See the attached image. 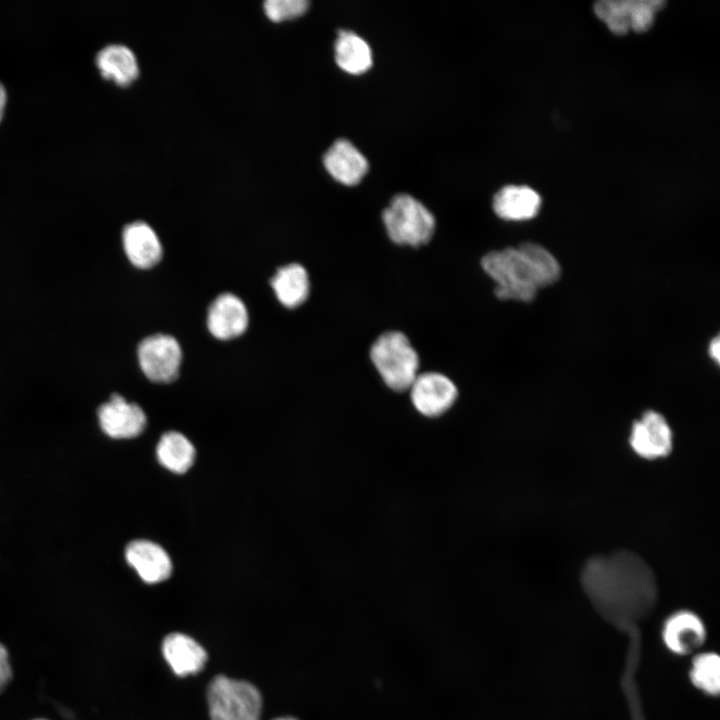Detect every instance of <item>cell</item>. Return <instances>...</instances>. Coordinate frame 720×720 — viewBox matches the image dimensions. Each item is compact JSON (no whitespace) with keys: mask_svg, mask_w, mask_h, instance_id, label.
Listing matches in <instances>:
<instances>
[{"mask_svg":"<svg viewBox=\"0 0 720 720\" xmlns=\"http://www.w3.org/2000/svg\"><path fill=\"white\" fill-rule=\"evenodd\" d=\"M690 680L702 692L716 696L720 691V658L716 653L697 654L691 664Z\"/></svg>","mask_w":720,"mask_h":720,"instance_id":"22","label":"cell"},{"mask_svg":"<svg viewBox=\"0 0 720 720\" xmlns=\"http://www.w3.org/2000/svg\"><path fill=\"white\" fill-rule=\"evenodd\" d=\"M370 358L384 383L401 392L410 388L418 375L419 357L405 334H381L370 349Z\"/></svg>","mask_w":720,"mask_h":720,"instance_id":"3","label":"cell"},{"mask_svg":"<svg viewBox=\"0 0 720 720\" xmlns=\"http://www.w3.org/2000/svg\"><path fill=\"white\" fill-rule=\"evenodd\" d=\"M334 50L336 64L349 74H362L372 66L370 46L352 31L340 30L338 32Z\"/></svg>","mask_w":720,"mask_h":720,"instance_id":"20","label":"cell"},{"mask_svg":"<svg viewBox=\"0 0 720 720\" xmlns=\"http://www.w3.org/2000/svg\"><path fill=\"white\" fill-rule=\"evenodd\" d=\"M665 5L662 0H603L594 5L595 14L615 34L647 31L656 12Z\"/></svg>","mask_w":720,"mask_h":720,"instance_id":"6","label":"cell"},{"mask_svg":"<svg viewBox=\"0 0 720 720\" xmlns=\"http://www.w3.org/2000/svg\"><path fill=\"white\" fill-rule=\"evenodd\" d=\"M274 720H297V719L291 718V717H282V718H277V719H274Z\"/></svg>","mask_w":720,"mask_h":720,"instance_id":"27","label":"cell"},{"mask_svg":"<svg viewBox=\"0 0 720 720\" xmlns=\"http://www.w3.org/2000/svg\"><path fill=\"white\" fill-rule=\"evenodd\" d=\"M382 218L388 236L399 245L422 246L430 241L435 230L433 214L408 194L396 195Z\"/></svg>","mask_w":720,"mask_h":720,"instance_id":"4","label":"cell"},{"mask_svg":"<svg viewBox=\"0 0 720 720\" xmlns=\"http://www.w3.org/2000/svg\"><path fill=\"white\" fill-rule=\"evenodd\" d=\"M98 419L103 432L114 439L136 437L146 426V415L142 408L117 393L99 407Z\"/></svg>","mask_w":720,"mask_h":720,"instance_id":"9","label":"cell"},{"mask_svg":"<svg viewBox=\"0 0 720 720\" xmlns=\"http://www.w3.org/2000/svg\"><path fill=\"white\" fill-rule=\"evenodd\" d=\"M159 463L174 473H185L193 464L195 449L181 433L170 431L162 435L156 447Z\"/></svg>","mask_w":720,"mask_h":720,"instance_id":"21","label":"cell"},{"mask_svg":"<svg viewBox=\"0 0 720 720\" xmlns=\"http://www.w3.org/2000/svg\"><path fill=\"white\" fill-rule=\"evenodd\" d=\"M137 352L141 370L149 380L170 383L178 377L182 351L173 336L150 335L139 343Z\"/></svg>","mask_w":720,"mask_h":720,"instance_id":"7","label":"cell"},{"mask_svg":"<svg viewBox=\"0 0 720 720\" xmlns=\"http://www.w3.org/2000/svg\"><path fill=\"white\" fill-rule=\"evenodd\" d=\"M540 206L541 197L528 186H505L493 198L494 212L508 221L529 220L538 213Z\"/></svg>","mask_w":720,"mask_h":720,"instance_id":"17","label":"cell"},{"mask_svg":"<svg viewBox=\"0 0 720 720\" xmlns=\"http://www.w3.org/2000/svg\"><path fill=\"white\" fill-rule=\"evenodd\" d=\"M95 63L101 75L119 86L132 83L139 74L134 52L123 44H109L98 51Z\"/></svg>","mask_w":720,"mask_h":720,"instance_id":"18","label":"cell"},{"mask_svg":"<svg viewBox=\"0 0 720 720\" xmlns=\"http://www.w3.org/2000/svg\"><path fill=\"white\" fill-rule=\"evenodd\" d=\"M249 322L243 301L232 293L217 296L208 309L207 325L217 339L229 340L242 335Z\"/></svg>","mask_w":720,"mask_h":720,"instance_id":"11","label":"cell"},{"mask_svg":"<svg viewBox=\"0 0 720 720\" xmlns=\"http://www.w3.org/2000/svg\"><path fill=\"white\" fill-rule=\"evenodd\" d=\"M11 667L7 650L0 643V691L6 686L11 678Z\"/></svg>","mask_w":720,"mask_h":720,"instance_id":"24","label":"cell"},{"mask_svg":"<svg viewBox=\"0 0 720 720\" xmlns=\"http://www.w3.org/2000/svg\"><path fill=\"white\" fill-rule=\"evenodd\" d=\"M581 583L595 608L623 626L646 617L657 601L653 570L630 551L592 557L582 569Z\"/></svg>","mask_w":720,"mask_h":720,"instance_id":"1","label":"cell"},{"mask_svg":"<svg viewBox=\"0 0 720 720\" xmlns=\"http://www.w3.org/2000/svg\"><path fill=\"white\" fill-rule=\"evenodd\" d=\"M271 285L278 300L287 308L303 304L310 290L308 273L298 263L279 268L271 279Z\"/></svg>","mask_w":720,"mask_h":720,"instance_id":"19","label":"cell"},{"mask_svg":"<svg viewBox=\"0 0 720 720\" xmlns=\"http://www.w3.org/2000/svg\"><path fill=\"white\" fill-rule=\"evenodd\" d=\"M37 720H43V719H37Z\"/></svg>","mask_w":720,"mask_h":720,"instance_id":"28","label":"cell"},{"mask_svg":"<svg viewBox=\"0 0 720 720\" xmlns=\"http://www.w3.org/2000/svg\"><path fill=\"white\" fill-rule=\"evenodd\" d=\"M263 7L270 20L281 22L304 14L309 7V2L306 0H267Z\"/></svg>","mask_w":720,"mask_h":720,"instance_id":"23","label":"cell"},{"mask_svg":"<svg viewBox=\"0 0 720 720\" xmlns=\"http://www.w3.org/2000/svg\"><path fill=\"white\" fill-rule=\"evenodd\" d=\"M323 164L336 181L348 186L358 184L368 171L364 155L343 138L336 140L325 152Z\"/></svg>","mask_w":720,"mask_h":720,"instance_id":"14","label":"cell"},{"mask_svg":"<svg viewBox=\"0 0 720 720\" xmlns=\"http://www.w3.org/2000/svg\"><path fill=\"white\" fill-rule=\"evenodd\" d=\"M705 638L706 628L703 621L689 610H680L671 614L663 624V642L674 654L692 653L704 643Z\"/></svg>","mask_w":720,"mask_h":720,"instance_id":"12","label":"cell"},{"mask_svg":"<svg viewBox=\"0 0 720 720\" xmlns=\"http://www.w3.org/2000/svg\"><path fill=\"white\" fill-rule=\"evenodd\" d=\"M409 390L413 406L427 417H437L445 413L458 395L453 381L438 372L418 374Z\"/></svg>","mask_w":720,"mask_h":720,"instance_id":"8","label":"cell"},{"mask_svg":"<svg viewBox=\"0 0 720 720\" xmlns=\"http://www.w3.org/2000/svg\"><path fill=\"white\" fill-rule=\"evenodd\" d=\"M7 104V92L4 85L0 82V121L3 118Z\"/></svg>","mask_w":720,"mask_h":720,"instance_id":"26","label":"cell"},{"mask_svg":"<svg viewBox=\"0 0 720 720\" xmlns=\"http://www.w3.org/2000/svg\"><path fill=\"white\" fill-rule=\"evenodd\" d=\"M629 441L633 451L640 457L657 459L670 453L673 435L661 414L647 411L633 424Z\"/></svg>","mask_w":720,"mask_h":720,"instance_id":"10","label":"cell"},{"mask_svg":"<svg viewBox=\"0 0 720 720\" xmlns=\"http://www.w3.org/2000/svg\"><path fill=\"white\" fill-rule=\"evenodd\" d=\"M127 563L146 583H159L170 577L172 563L167 552L148 540H134L125 549Z\"/></svg>","mask_w":720,"mask_h":720,"instance_id":"13","label":"cell"},{"mask_svg":"<svg viewBox=\"0 0 720 720\" xmlns=\"http://www.w3.org/2000/svg\"><path fill=\"white\" fill-rule=\"evenodd\" d=\"M481 266L495 282L497 298L522 302L532 301L538 289L556 282L561 272L547 249L530 242L491 251L482 258Z\"/></svg>","mask_w":720,"mask_h":720,"instance_id":"2","label":"cell"},{"mask_svg":"<svg viewBox=\"0 0 720 720\" xmlns=\"http://www.w3.org/2000/svg\"><path fill=\"white\" fill-rule=\"evenodd\" d=\"M162 652L173 672L180 677L198 673L207 661L204 648L193 638L178 632L164 638Z\"/></svg>","mask_w":720,"mask_h":720,"instance_id":"16","label":"cell"},{"mask_svg":"<svg viewBox=\"0 0 720 720\" xmlns=\"http://www.w3.org/2000/svg\"><path fill=\"white\" fill-rule=\"evenodd\" d=\"M125 253L130 262L140 268L155 266L162 257V246L155 231L143 221L125 226L122 234Z\"/></svg>","mask_w":720,"mask_h":720,"instance_id":"15","label":"cell"},{"mask_svg":"<svg viewBox=\"0 0 720 720\" xmlns=\"http://www.w3.org/2000/svg\"><path fill=\"white\" fill-rule=\"evenodd\" d=\"M708 352H709V355L711 356V358H712L715 362L719 363V360H720V340H719V336H716L715 338H713V339L711 340V342H710V344H709Z\"/></svg>","mask_w":720,"mask_h":720,"instance_id":"25","label":"cell"},{"mask_svg":"<svg viewBox=\"0 0 720 720\" xmlns=\"http://www.w3.org/2000/svg\"><path fill=\"white\" fill-rule=\"evenodd\" d=\"M207 701L211 720H260L261 694L249 682L218 675L208 686Z\"/></svg>","mask_w":720,"mask_h":720,"instance_id":"5","label":"cell"}]
</instances>
